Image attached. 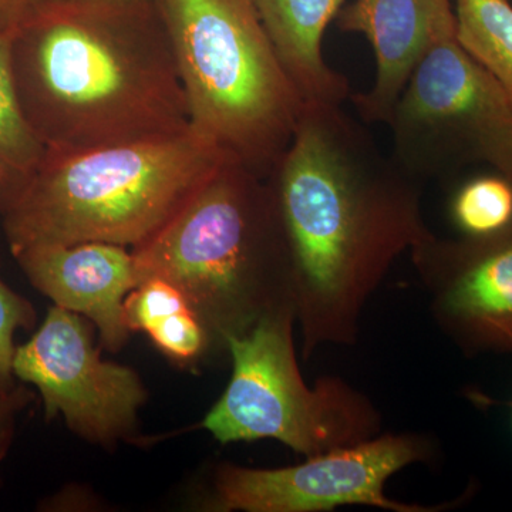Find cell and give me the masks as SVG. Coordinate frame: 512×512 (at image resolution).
<instances>
[{"mask_svg": "<svg viewBox=\"0 0 512 512\" xmlns=\"http://www.w3.org/2000/svg\"><path fill=\"white\" fill-rule=\"evenodd\" d=\"M387 126L394 161L420 183L477 164L512 178V101L460 45L456 23L434 36Z\"/></svg>", "mask_w": 512, "mask_h": 512, "instance_id": "52a82bcc", "label": "cell"}, {"mask_svg": "<svg viewBox=\"0 0 512 512\" xmlns=\"http://www.w3.org/2000/svg\"><path fill=\"white\" fill-rule=\"evenodd\" d=\"M433 443L420 434H379L355 446L336 448L298 466L254 470L222 466L215 480L218 511L326 512L369 505L393 512H437L456 503L421 505L390 500L389 478L433 457Z\"/></svg>", "mask_w": 512, "mask_h": 512, "instance_id": "ba28073f", "label": "cell"}, {"mask_svg": "<svg viewBox=\"0 0 512 512\" xmlns=\"http://www.w3.org/2000/svg\"><path fill=\"white\" fill-rule=\"evenodd\" d=\"M13 373L32 383L47 417L97 441L114 440L134 426L144 390L133 370L106 363L74 312L55 306L35 336L16 349Z\"/></svg>", "mask_w": 512, "mask_h": 512, "instance_id": "9c48e42d", "label": "cell"}, {"mask_svg": "<svg viewBox=\"0 0 512 512\" xmlns=\"http://www.w3.org/2000/svg\"><path fill=\"white\" fill-rule=\"evenodd\" d=\"M231 161L237 160L192 128L83 153H46L0 198L12 254L86 242L140 247Z\"/></svg>", "mask_w": 512, "mask_h": 512, "instance_id": "3957f363", "label": "cell"}, {"mask_svg": "<svg viewBox=\"0 0 512 512\" xmlns=\"http://www.w3.org/2000/svg\"><path fill=\"white\" fill-rule=\"evenodd\" d=\"M52 0H0V36H12Z\"/></svg>", "mask_w": 512, "mask_h": 512, "instance_id": "ffe728a7", "label": "cell"}, {"mask_svg": "<svg viewBox=\"0 0 512 512\" xmlns=\"http://www.w3.org/2000/svg\"><path fill=\"white\" fill-rule=\"evenodd\" d=\"M33 319L35 312L29 302L0 278V400L8 399L13 387V360L18 349L13 345L15 332L32 325Z\"/></svg>", "mask_w": 512, "mask_h": 512, "instance_id": "ac0fdd59", "label": "cell"}, {"mask_svg": "<svg viewBox=\"0 0 512 512\" xmlns=\"http://www.w3.org/2000/svg\"><path fill=\"white\" fill-rule=\"evenodd\" d=\"M261 180L231 161L133 252L138 285H173L205 332L224 343L266 315L295 312L291 255Z\"/></svg>", "mask_w": 512, "mask_h": 512, "instance_id": "277c9868", "label": "cell"}, {"mask_svg": "<svg viewBox=\"0 0 512 512\" xmlns=\"http://www.w3.org/2000/svg\"><path fill=\"white\" fill-rule=\"evenodd\" d=\"M30 284L56 306L96 323L104 345L119 350L128 332L124 296L138 286L134 256L103 242L37 245L13 254Z\"/></svg>", "mask_w": 512, "mask_h": 512, "instance_id": "8fae6325", "label": "cell"}, {"mask_svg": "<svg viewBox=\"0 0 512 512\" xmlns=\"http://www.w3.org/2000/svg\"><path fill=\"white\" fill-rule=\"evenodd\" d=\"M269 191L292 262L302 355L355 345L366 303L394 262L433 232L421 183L343 106L305 104Z\"/></svg>", "mask_w": 512, "mask_h": 512, "instance_id": "6da1fadb", "label": "cell"}, {"mask_svg": "<svg viewBox=\"0 0 512 512\" xmlns=\"http://www.w3.org/2000/svg\"><path fill=\"white\" fill-rule=\"evenodd\" d=\"M192 130L259 177L284 156L305 109L251 0H156Z\"/></svg>", "mask_w": 512, "mask_h": 512, "instance_id": "5b68a950", "label": "cell"}, {"mask_svg": "<svg viewBox=\"0 0 512 512\" xmlns=\"http://www.w3.org/2000/svg\"><path fill=\"white\" fill-rule=\"evenodd\" d=\"M295 312L271 313L244 335L228 336L231 382L205 417L220 443L272 439L305 457L379 436L372 400L342 377L303 380L293 345Z\"/></svg>", "mask_w": 512, "mask_h": 512, "instance_id": "8992f818", "label": "cell"}, {"mask_svg": "<svg viewBox=\"0 0 512 512\" xmlns=\"http://www.w3.org/2000/svg\"><path fill=\"white\" fill-rule=\"evenodd\" d=\"M336 20L342 32L365 36L376 60L373 86L350 100L360 120L387 124L417 63L456 13L451 0H355Z\"/></svg>", "mask_w": 512, "mask_h": 512, "instance_id": "7c38bea8", "label": "cell"}, {"mask_svg": "<svg viewBox=\"0 0 512 512\" xmlns=\"http://www.w3.org/2000/svg\"><path fill=\"white\" fill-rule=\"evenodd\" d=\"M69 2L104 3V5H126V3L151 2V0H69Z\"/></svg>", "mask_w": 512, "mask_h": 512, "instance_id": "44dd1931", "label": "cell"}, {"mask_svg": "<svg viewBox=\"0 0 512 512\" xmlns=\"http://www.w3.org/2000/svg\"><path fill=\"white\" fill-rule=\"evenodd\" d=\"M450 215L464 237H485L512 222V178L500 173L481 175L458 188Z\"/></svg>", "mask_w": 512, "mask_h": 512, "instance_id": "2e32d148", "label": "cell"}, {"mask_svg": "<svg viewBox=\"0 0 512 512\" xmlns=\"http://www.w3.org/2000/svg\"><path fill=\"white\" fill-rule=\"evenodd\" d=\"M285 72L305 104L343 106L349 80L326 63L323 37L346 0H251Z\"/></svg>", "mask_w": 512, "mask_h": 512, "instance_id": "4fadbf2b", "label": "cell"}, {"mask_svg": "<svg viewBox=\"0 0 512 512\" xmlns=\"http://www.w3.org/2000/svg\"><path fill=\"white\" fill-rule=\"evenodd\" d=\"M511 409H512V403H510Z\"/></svg>", "mask_w": 512, "mask_h": 512, "instance_id": "7402d4cb", "label": "cell"}, {"mask_svg": "<svg viewBox=\"0 0 512 512\" xmlns=\"http://www.w3.org/2000/svg\"><path fill=\"white\" fill-rule=\"evenodd\" d=\"M190 309L173 285L161 279H151L134 289L124 302V315L130 330H146L156 328L168 316Z\"/></svg>", "mask_w": 512, "mask_h": 512, "instance_id": "e0dca14e", "label": "cell"}, {"mask_svg": "<svg viewBox=\"0 0 512 512\" xmlns=\"http://www.w3.org/2000/svg\"><path fill=\"white\" fill-rule=\"evenodd\" d=\"M151 339L161 350L174 359H191L204 348L205 332L191 309L168 316L150 330Z\"/></svg>", "mask_w": 512, "mask_h": 512, "instance_id": "d6986e66", "label": "cell"}, {"mask_svg": "<svg viewBox=\"0 0 512 512\" xmlns=\"http://www.w3.org/2000/svg\"><path fill=\"white\" fill-rule=\"evenodd\" d=\"M12 36H0V198L22 184L46 154L20 107L10 57Z\"/></svg>", "mask_w": 512, "mask_h": 512, "instance_id": "9a60e30c", "label": "cell"}, {"mask_svg": "<svg viewBox=\"0 0 512 512\" xmlns=\"http://www.w3.org/2000/svg\"><path fill=\"white\" fill-rule=\"evenodd\" d=\"M154 5L52 0L12 36L20 107L46 153L191 130L173 46Z\"/></svg>", "mask_w": 512, "mask_h": 512, "instance_id": "7a4b0ae2", "label": "cell"}, {"mask_svg": "<svg viewBox=\"0 0 512 512\" xmlns=\"http://www.w3.org/2000/svg\"><path fill=\"white\" fill-rule=\"evenodd\" d=\"M460 45L503 87L512 101V6L510 0H456Z\"/></svg>", "mask_w": 512, "mask_h": 512, "instance_id": "5bb4252c", "label": "cell"}, {"mask_svg": "<svg viewBox=\"0 0 512 512\" xmlns=\"http://www.w3.org/2000/svg\"><path fill=\"white\" fill-rule=\"evenodd\" d=\"M441 329L466 353H512V222L485 237L439 238L412 251Z\"/></svg>", "mask_w": 512, "mask_h": 512, "instance_id": "30bf717a", "label": "cell"}]
</instances>
